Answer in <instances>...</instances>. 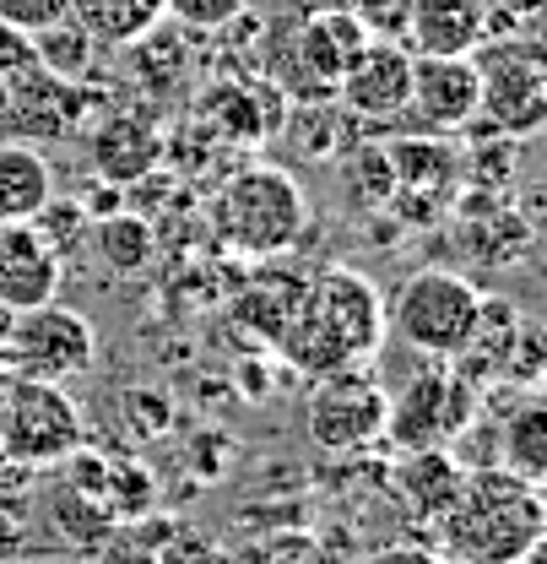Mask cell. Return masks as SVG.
Wrapping results in <instances>:
<instances>
[{"mask_svg":"<svg viewBox=\"0 0 547 564\" xmlns=\"http://www.w3.org/2000/svg\"><path fill=\"white\" fill-rule=\"evenodd\" d=\"M478 310H482V293L461 272L423 267L385 304V332H396L423 358H456L467 348L472 326H478Z\"/></svg>","mask_w":547,"mask_h":564,"instance_id":"obj_4","label":"cell"},{"mask_svg":"<svg viewBox=\"0 0 547 564\" xmlns=\"http://www.w3.org/2000/svg\"><path fill=\"white\" fill-rule=\"evenodd\" d=\"M50 299H61V250L39 223H0V304L17 315Z\"/></svg>","mask_w":547,"mask_h":564,"instance_id":"obj_14","label":"cell"},{"mask_svg":"<svg viewBox=\"0 0 547 564\" xmlns=\"http://www.w3.org/2000/svg\"><path fill=\"white\" fill-rule=\"evenodd\" d=\"M526 564H537V560H526Z\"/></svg>","mask_w":547,"mask_h":564,"instance_id":"obj_35","label":"cell"},{"mask_svg":"<svg viewBox=\"0 0 547 564\" xmlns=\"http://www.w3.org/2000/svg\"><path fill=\"white\" fill-rule=\"evenodd\" d=\"M369 28L347 11V6H326L315 17H304V28L293 33V61H298V82H309L304 93L326 98L337 93V82L347 76V66L363 55Z\"/></svg>","mask_w":547,"mask_h":564,"instance_id":"obj_13","label":"cell"},{"mask_svg":"<svg viewBox=\"0 0 547 564\" xmlns=\"http://www.w3.org/2000/svg\"><path fill=\"white\" fill-rule=\"evenodd\" d=\"M439 549L450 560L472 564H526L543 554L547 532V505L543 489L526 484L521 473L488 462V467H467L456 505L439 516Z\"/></svg>","mask_w":547,"mask_h":564,"instance_id":"obj_1","label":"cell"},{"mask_svg":"<svg viewBox=\"0 0 547 564\" xmlns=\"http://www.w3.org/2000/svg\"><path fill=\"white\" fill-rule=\"evenodd\" d=\"M412 0H347V11L369 28V39H402Z\"/></svg>","mask_w":547,"mask_h":564,"instance_id":"obj_27","label":"cell"},{"mask_svg":"<svg viewBox=\"0 0 547 564\" xmlns=\"http://www.w3.org/2000/svg\"><path fill=\"white\" fill-rule=\"evenodd\" d=\"M461 478H467V462H456L445 445L407 451L402 467H396V489H402V499H407V510L417 516V521H428V527H439V516L456 505Z\"/></svg>","mask_w":547,"mask_h":564,"instance_id":"obj_18","label":"cell"},{"mask_svg":"<svg viewBox=\"0 0 547 564\" xmlns=\"http://www.w3.org/2000/svg\"><path fill=\"white\" fill-rule=\"evenodd\" d=\"M304 288L309 278H298V272H287V267H276V256L255 272V282L244 288V299H239V310H244V321L255 326V332H266V337H282L287 332V321L298 315V304H304Z\"/></svg>","mask_w":547,"mask_h":564,"instance_id":"obj_21","label":"cell"},{"mask_svg":"<svg viewBox=\"0 0 547 564\" xmlns=\"http://www.w3.org/2000/svg\"><path fill=\"white\" fill-rule=\"evenodd\" d=\"M22 66H33V39H28L22 28L0 22V82H6V76H17Z\"/></svg>","mask_w":547,"mask_h":564,"instance_id":"obj_29","label":"cell"},{"mask_svg":"<svg viewBox=\"0 0 547 564\" xmlns=\"http://www.w3.org/2000/svg\"><path fill=\"white\" fill-rule=\"evenodd\" d=\"M488 39V0H412L407 44L412 55H472Z\"/></svg>","mask_w":547,"mask_h":564,"instance_id":"obj_16","label":"cell"},{"mask_svg":"<svg viewBox=\"0 0 547 564\" xmlns=\"http://www.w3.org/2000/svg\"><path fill=\"white\" fill-rule=\"evenodd\" d=\"M98 358V332L87 326V315H76L66 304H33L17 310L6 326V375H33V380H76L87 375Z\"/></svg>","mask_w":547,"mask_h":564,"instance_id":"obj_7","label":"cell"},{"mask_svg":"<svg viewBox=\"0 0 547 564\" xmlns=\"http://www.w3.org/2000/svg\"><path fill=\"white\" fill-rule=\"evenodd\" d=\"M439 564H472V560H450V554H439Z\"/></svg>","mask_w":547,"mask_h":564,"instance_id":"obj_34","label":"cell"},{"mask_svg":"<svg viewBox=\"0 0 547 564\" xmlns=\"http://www.w3.org/2000/svg\"><path fill=\"white\" fill-rule=\"evenodd\" d=\"M0 408H6V369H0Z\"/></svg>","mask_w":547,"mask_h":564,"instance_id":"obj_33","label":"cell"},{"mask_svg":"<svg viewBox=\"0 0 547 564\" xmlns=\"http://www.w3.org/2000/svg\"><path fill=\"white\" fill-rule=\"evenodd\" d=\"M472 419H478V386L450 358H434V369L412 375L407 391L391 397L385 434L402 451H428V445H450L456 434H467Z\"/></svg>","mask_w":547,"mask_h":564,"instance_id":"obj_8","label":"cell"},{"mask_svg":"<svg viewBox=\"0 0 547 564\" xmlns=\"http://www.w3.org/2000/svg\"><path fill=\"white\" fill-rule=\"evenodd\" d=\"M309 223V207H304V191L287 169L276 163H244L239 174L222 180L217 202H211V228L217 239L244 256V261H272V256H287L298 245Z\"/></svg>","mask_w":547,"mask_h":564,"instance_id":"obj_3","label":"cell"},{"mask_svg":"<svg viewBox=\"0 0 547 564\" xmlns=\"http://www.w3.org/2000/svg\"><path fill=\"white\" fill-rule=\"evenodd\" d=\"M55 202V169L33 141H0V223H39Z\"/></svg>","mask_w":547,"mask_h":564,"instance_id":"obj_17","label":"cell"},{"mask_svg":"<svg viewBox=\"0 0 547 564\" xmlns=\"http://www.w3.org/2000/svg\"><path fill=\"white\" fill-rule=\"evenodd\" d=\"M482 87L472 55H412V98L407 109L417 115L423 131H467L478 120Z\"/></svg>","mask_w":547,"mask_h":564,"instance_id":"obj_11","label":"cell"},{"mask_svg":"<svg viewBox=\"0 0 547 564\" xmlns=\"http://www.w3.org/2000/svg\"><path fill=\"white\" fill-rule=\"evenodd\" d=\"M87 445L81 408L70 402L61 380L6 375V408H0V456L22 467H55L70 451Z\"/></svg>","mask_w":547,"mask_h":564,"instance_id":"obj_6","label":"cell"},{"mask_svg":"<svg viewBox=\"0 0 547 564\" xmlns=\"http://www.w3.org/2000/svg\"><path fill=\"white\" fill-rule=\"evenodd\" d=\"M478 66V120H488L499 137H537L547 120V66H543V44L537 39H482L472 50Z\"/></svg>","mask_w":547,"mask_h":564,"instance_id":"obj_5","label":"cell"},{"mask_svg":"<svg viewBox=\"0 0 547 564\" xmlns=\"http://www.w3.org/2000/svg\"><path fill=\"white\" fill-rule=\"evenodd\" d=\"M391 391L380 386L374 364H342L331 375H315L309 391V440L320 451H363L385 434Z\"/></svg>","mask_w":547,"mask_h":564,"instance_id":"obj_9","label":"cell"},{"mask_svg":"<svg viewBox=\"0 0 547 564\" xmlns=\"http://www.w3.org/2000/svg\"><path fill=\"white\" fill-rule=\"evenodd\" d=\"M33 39V66L50 70V76H61V82H81L87 70H92V39L76 28V22H55V28H39V33H28Z\"/></svg>","mask_w":547,"mask_h":564,"instance_id":"obj_23","label":"cell"},{"mask_svg":"<svg viewBox=\"0 0 547 564\" xmlns=\"http://www.w3.org/2000/svg\"><path fill=\"white\" fill-rule=\"evenodd\" d=\"M272 564H337V560L326 554V543H315V538L293 532V538H276Z\"/></svg>","mask_w":547,"mask_h":564,"instance_id":"obj_30","label":"cell"},{"mask_svg":"<svg viewBox=\"0 0 547 564\" xmlns=\"http://www.w3.org/2000/svg\"><path fill=\"white\" fill-rule=\"evenodd\" d=\"M266 82H222L211 98H206V115L217 120V131L233 141H261L272 131V115H255V98H261Z\"/></svg>","mask_w":547,"mask_h":564,"instance_id":"obj_24","label":"cell"},{"mask_svg":"<svg viewBox=\"0 0 547 564\" xmlns=\"http://www.w3.org/2000/svg\"><path fill=\"white\" fill-rule=\"evenodd\" d=\"M337 98H342L352 115H363V120H396V115H407L412 50L402 39H369L363 55L337 82Z\"/></svg>","mask_w":547,"mask_h":564,"instance_id":"obj_12","label":"cell"},{"mask_svg":"<svg viewBox=\"0 0 547 564\" xmlns=\"http://www.w3.org/2000/svg\"><path fill=\"white\" fill-rule=\"evenodd\" d=\"M363 564H439V554L434 549H417V543H391V549L369 554Z\"/></svg>","mask_w":547,"mask_h":564,"instance_id":"obj_31","label":"cell"},{"mask_svg":"<svg viewBox=\"0 0 547 564\" xmlns=\"http://www.w3.org/2000/svg\"><path fill=\"white\" fill-rule=\"evenodd\" d=\"M81 104H76V82H61L39 66H22L17 76L0 82V131L6 141H55L70 137Z\"/></svg>","mask_w":547,"mask_h":564,"instance_id":"obj_10","label":"cell"},{"mask_svg":"<svg viewBox=\"0 0 547 564\" xmlns=\"http://www.w3.org/2000/svg\"><path fill=\"white\" fill-rule=\"evenodd\" d=\"M391 174L402 180V185H445L450 174H456V152L445 147L439 137L428 141H396L391 147Z\"/></svg>","mask_w":547,"mask_h":564,"instance_id":"obj_25","label":"cell"},{"mask_svg":"<svg viewBox=\"0 0 547 564\" xmlns=\"http://www.w3.org/2000/svg\"><path fill=\"white\" fill-rule=\"evenodd\" d=\"M6 538H11V521H6V510H0V543H6Z\"/></svg>","mask_w":547,"mask_h":564,"instance_id":"obj_32","label":"cell"},{"mask_svg":"<svg viewBox=\"0 0 547 564\" xmlns=\"http://www.w3.org/2000/svg\"><path fill=\"white\" fill-rule=\"evenodd\" d=\"M87 158L109 185H136L141 174H152L157 158H163V131L141 109H109L87 137Z\"/></svg>","mask_w":547,"mask_h":564,"instance_id":"obj_15","label":"cell"},{"mask_svg":"<svg viewBox=\"0 0 547 564\" xmlns=\"http://www.w3.org/2000/svg\"><path fill=\"white\" fill-rule=\"evenodd\" d=\"M276 348L287 352L293 369L331 375L342 364H369L385 348V299L380 288L352 272V267H326L304 288L298 315L287 321V332L276 337Z\"/></svg>","mask_w":547,"mask_h":564,"instance_id":"obj_2","label":"cell"},{"mask_svg":"<svg viewBox=\"0 0 547 564\" xmlns=\"http://www.w3.org/2000/svg\"><path fill=\"white\" fill-rule=\"evenodd\" d=\"M70 22L109 50L136 44L141 33H152L163 22V0H70Z\"/></svg>","mask_w":547,"mask_h":564,"instance_id":"obj_20","label":"cell"},{"mask_svg":"<svg viewBox=\"0 0 547 564\" xmlns=\"http://www.w3.org/2000/svg\"><path fill=\"white\" fill-rule=\"evenodd\" d=\"M163 17H174L179 28H196V33H217L244 17V0H163Z\"/></svg>","mask_w":547,"mask_h":564,"instance_id":"obj_26","label":"cell"},{"mask_svg":"<svg viewBox=\"0 0 547 564\" xmlns=\"http://www.w3.org/2000/svg\"><path fill=\"white\" fill-rule=\"evenodd\" d=\"M70 17V0H0V22L22 28V33H39V28H55Z\"/></svg>","mask_w":547,"mask_h":564,"instance_id":"obj_28","label":"cell"},{"mask_svg":"<svg viewBox=\"0 0 547 564\" xmlns=\"http://www.w3.org/2000/svg\"><path fill=\"white\" fill-rule=\"evenodd\" d=\"M499 467L521 473L526 484L543 489L547 478V408L537 397H526L515 408V419H504V434H499Z\"/></svg>","mask_w":547,"mask_h":564,"instance_id":"obj_22","label":"cell"},{"mask_svg":"<svg viewBox=\"0 0 547 564\" xmlns=\"http://www.w3.org/2000/svg\"><path fill=\"white\" fill-rule=\"evenodd\" d=\"M87 245H92V261H98L103 272H114V278H136V272H146V267L157 261V234H152V223L136 217V212H109V217H98L92 234H87Z\"/></svg>","mask_w":547,"mask_h":564,"instance_id":"obj_19","label":"cell"}]
</instances>
